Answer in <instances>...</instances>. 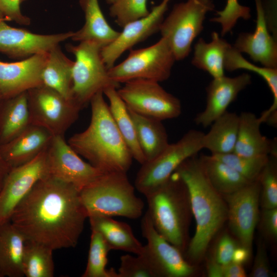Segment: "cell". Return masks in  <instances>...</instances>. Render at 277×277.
I'll list each match as a JSON object with an SVG mask.
<instances>
[{"label": "cell", "mask_w": 277, "mask_h": 277, "mask_svg": "<svg viewBox=\"0 0 277 277\" xmlns=\"http://www.w3.org/2000/svg\"><path fill=\"white\" fill-rule=\"evenodd\" d=\"M87 218L80 190L48 174L16 205L10 221L27 240L54 250L75 247Z\"/></svg>", "instance_id": "6da1fadb"}, {"label": "cell", "mask_w": 277, "mask_h": 277, "mask_svg": "<svg viewBox=\"0 0 277 277\" xmlns=\"http://www.w3.org/2000/svg\"><path fill=\"white\" fill-rule=\"evenodd\" d=\"M175 171L187 187L191 211L196 223L194 235L186 249L187 257L190 261H199L227 221V204L210 183L196 155L186 160Z\"/></svg>", "instance_id": "7a4b0ae2"}, {"label": "cell", "mask_w": 277, "mask_h": 277, "mask_svg": "<svg viewBox=\"0 0 277 277\" xmlns=\"http://www.w3.org/2000/svg\"><path fill=\"white\" fill-rule=\"evenodd\" d=\"M103 95L101 91L93 96L90 102L89 126L71 136L67 143L79 155L104 172H127L133 157Z\"/></svg>", "instance_id": "3957f363"}, {"label": "cell", "mask_w": 277, "mask_h": 277, "mask_svg": "<svg viewBox=\"0 0 277 277\" xmlns=\"http://www.w3.org/2000/svg\"><path fill=\"white\" fill-rule=\"evenodd\" d=\"M156 230L182 253L188 245L191 208L187 187L175 171L163 184L145 195Z\"/></svg>", "instance_id": "277c9868"}, {"label": "cell", "mask_w": 277, "mask_h": 277, "mask_svg": "<svg viewBox=\"0 0 277 277\" xmlns=\"http://www.w3.org/2000/svg\"><path fill=\"white\" fill-rule=\"evenodd\" d=\"M127 172L105 173L80 191L88 216L103 215L136 219L143 213L144 203L134 192Z\"/></svg>", "instance_id": "5b68a950"}, {"label": "cell", "mask_w": 277, "mask_h": 277, "mask_svg": "<svg viewBox=\"0 0 277 277\" xmlns=\"http://www.w3.org/2000/svg\"><path fill=\"white\" fill-rule=\"evenodd\" d=\"M66 48L75 58L70 99L82 109L90 103L97 93L111 87L118 88L120 84L109 76L99 46L92 42H83L77 45L68 44Z\"/></svg>", "instance_id": "8992f818"}, {"label": "cell", "mask_w": 277, "mask_h": 277, "mask_svg": "<svg viewBox=\"0 0 277 277\" xmlns=\"http://www.w3.org/2000/svg\"><path fill=\"white\" fill-rule=\"evenodd\" d=\"M212 0H187L174 5L160 26L176 61L188 56L194 39L203 31L206 14L214 10Z\"/></svg>", "instance_id": "52a82bcc"}, {"label": "cell", "mask_w": 277, "mask_h": 277, "mask_svg": "<svg viewBox=\"0 0 277 277\" xmlns=\"http://www.w3.org/2000/svg\"><path fill=\"white\" fill-rule=\"evenodd\" d=\"M204 135L192 129L176 142L169 143L157 156L142 164L135 179V188L146 195L165 182L183 162L203 149Z\"/></svg>", "instance_id": "ba28073f"}, {"label": "cell", "mask_w": 277, "mask_h": 277, "mask_svg": "<svg viewBox=\"0 0 277 277\" xmlns=\"http://www.w3.org/2000/svg\"><path fill=\"white\" fill-rule=\"evenodd\" d=\"M175 61L167 41L161 37L150 46L131 49L126 58L108 72L110 78L119 84L136 79L160 83L169 77Z\"/></svg>", "instance_id": "9c48e42d"}, {"label": "cell", "mask_w": 277, "mask_h": 277, "mask_svg": "<svg viewBox=\"0 0 277 277\" xmlns=\"http://www.w3.org/2000/svg\"><path fill=\"white\" fill-rule=\"evenodd\" d=\"M27 92L30 124L45 128L53 136H64L82 109L72 101L44 85Z\"/></svg>", "instance_id": "30bf717a"}, {"label": "cell", "mask_w": 277, "mask_h": 277, "mask_svg": "<svg viewBox=\"0 0 277 277\" xmlns=\"http://www.w3.org/2000/svg\"><path fill=\"white\" fill-rule=\"evenodd\" d=\"M124 84L117 91L128 109L161 121L181 114L180 100L166 91L159 82L136 79Z\"/></svg>", "instance_id": "8fae6325"}, {"label": "cell", "mask_w": 277, "mask_h": 277, "mask_svg": "<svg viewBox=\"0 0 277 277\" xmlns=\"http://www.w3.org/2000/svg\"><path fill=\"white\" fill-rule=\"evenodd\" d=\"M141 229L147 243L140 255L146 260L153 277H189L194 274V267L177 247L159 233L147 211L142 219Z\"/></svg>", "instance_id": "7c38bea8"}, {"label": "cell", "mask_w": 277, "mask_h": 277, "mask_svg": "<svg viewBox=\"0 0 277 277\" xmlns=\"http://www.w3.org/2000/svg\"><path fill=\"white\" fill-rule=\"evenodd\" d=\"M49 174L76 187L88 186L105 172L83 161L65 141L64 136H53L46 150Z\"/></svg>", "instance_id": "4fadbf2b"}, {"label": "cell", "mask_w": 277, "mask_h": 277, "mask_svg": "<svg viewBox=\"0 0 277 277\" xmlns=\"http://www.w3.org/2000/svg\"><path fill=\"white\" fill-rule=\"evenodd\" d=\"M260 184L252 181L239 190L223 195L228 209L229 226L240 246L251 251L259 221Z\"/></svg>", "instance_id": "5bb4252c"}, {"label": "cell", "mask_w": 277, "mask_h": 277, "mask_svg": "<svg viewBox=\"0 0 277 277\" xmlns=\"http://www.w3.org/2000/svg\"><path fill=\"white\" fill-rule=\"evenodd\" d=\"M46 150L29 162L11 168L0 191V225L10 221L16 205L39 180L49 174Z\"/></svg>", "instance_id": "9a60e30c"}, {"label": "cell", "mask_w": 277, "mask_h": 277, "mask_svg": "<svg viewBox=\"0 0 277 277\" xmlns=\"http://www.w3.org/2000/svg\"><path fill=\"white\" fill-rule=\"evenodd\" d=\"M0 21V52L9 57L25 59L48 52L60 43L71 38L74 32L39 34L14 28Z\"/></svg>", "instance_id": "2e32d148"}, {"label": "cell", "mask_w": 277, "mask_h": 277, "mask_svg": "<svg viewBox=\"0 0 277 277\" xmlns=\"http://www.w3.org/2000/svg\"><path fill=\"white\" fill-rule=\"evenodd\" d=\"M170 1L163 0L147 15L124 26L112 43L101 49V57L108 69L126 51L159 31Z\"/></svg>", "instance_id": "e0dca14e"}, {"label": "cell", "mask_w": 277, "mask_h": 277, "mask_svg": "<svg viewBox=\"0 0 277 277\" xmlns=\"http://www.w3.org/2000/svg\"><path fill=\"white\" fill-rule=\"evenodd\" d=\"M48 53L35 54L14 62L0 61L1 100L12 97L43 85L42 73Z\"/></svg>", "instance_id": "ac0fdd59"}, {"label": "cell", "mask_w": 277, "mask_h": 277, "mask_svg": "<svg viewBox=\"0 0 277 277\" xmlns=\"http://www.w3.org/2000/svg\"><path fill=\"white\" fill-rule=\"evenodd\" d=\"M254 1L256 11L255 30L253 33H240L233 47L241 53H247L253 61L264 67L277 68L276 37L269 32L263 0Z\"/></svg>", "instance_id": "d6986e66"}, {"label": "cell", "mask_w": 277, "mask_h": 277, "mask_svg": "<svg viewBox=\"0 0 277 277\" xmlns=\"http://www.w3.org/2000/svg\"><path fill=\"white\" fill-rule=\"evenodd\" d=\"M251 83V77L243 73L230 77L225 75L213 78L206 88L207 102L203 111L196 114L195 123L206 128L223 114L239 93Z\"/></svg>", "instance_id": "ffe728a7"}, {"label": "cell", "mask_w": 277, "mask_h": 277, "mask_svg": "<svg viewBox=\"0 0 277 277\" xmlns=\"http://www.w3.org/2000/svg\"><path fill=\"white\" fill-rule=\"evenodd\" d=\"M53 136L45 128L29 124L13 139L1 145L2 156L11 168L24 164L46 150Z\"/></svg>", "instance_id": "44dd1931"}, {"label": "cell", "mask_w": 277, "mask_h": 277, "mask_svg": "<svg viewBox=\"0 0 277 277\" xmlns=\"http://www.w3.org/2000/svg\"><path fill=\"white\" fill-rule=\"evenodd\" d=\"M259 117L250 112L239 115V126L233 152L247 156L269 155L277 157L276 139L271 140L261 132Z\"/></svg>", "instance_id": "7402d4cb"}, {"label": "cell", "mask_w": 277, "mask_h": 277, "mask_svg": "<svg viewBox=\"0 0 277 277\" xmlns=\"http://www.w3.org/2000/svg\"><path fill=\"white\" fill-rule=\"evenodd\" d=\"M84 13L85 23L74 32L71 39L83 42H90L103 48L112 43L120 32L108 24L100 8L98 0H78Z\"/></svg>", "instance_id": "603a6c76"}, {"label": "cell", "mask_w": 277, "mask_h": 277, "mask_svg": "<svg viewBox=\"0 0 277 277\" xmlns=\"http://www.w3.org/2000/svg\"><path fill=\"white\" fill-rule=\"evenodd\" d=\"M88 218L91 230L102 235L110 251L121 250L136 255L142 252L144 246L128 224L103 215H90Z\"/></svg>", "instance_id": "cb8c5ba5"}, {"label": "cell", "mask_w": 277, "mask_h": 277, "mask_svg": "<svg viewBox=\"0 0 277 277\" xmlns=\"http://www.w3.org/2000/svg\"><path fill=\"white\" fill-rule=\"evenodd\" d=\"M26 239L10 222L0 225V277H23Z\"/></svg>", "instance_id": "d4e9b609"}, {"label": "cell", "mask_w": 277, "mask_h": 277, "mask_svg": "<svg viewBox=\"0 0 277 277\" xmlns=\"http://www.w3.org/2000/svg\"><path fill=\"white\" fill-rule=\"evenodd\" d=\"M27 92L0 101V145L5 144L29 125Z\"/></svg>", "instance_id": "484cf974"}, {"label": "cell", "mask_w": 277, "mask_h": 277, "mask_svg": "<svg viewBox=\"0 0 277 277\" xmlns=\"http://www.w3.org/2000/svg\"><path fill=\"white\" fill-rule=\"evenodd\" d=\"M231 47L217 32H212L210 42L200 38L194 45L192 64L208 72L213 78L221 77L224 75L225 57Z\"/></svg>", "instance_id": "4316f807"}, {"label": "cell", "mask_w": 277, "mask_h": 277, "mask_svg": "<svg viewBox=\"0 0 277 277\" xmlns=\"http://www.w3.org/2000/svg\"><path fill=\"white\" fill-rule=\"evenodd\" d=\"M128 111L146 161L151 160L160 154L169 144L166 129L160 120L137 114L129 109Z\"/></svg>", "instance_id": "83f0119b"}, {"label": "cell", "mask_w": 277, "mask_h": 277, "mask_svg": "<svg viewBox=\"0 0 277 277\" xmlns=\"http://www.w3.org/2000/svg\"><path fill=\"white\" fill-rule=\"evenodd\" d=\"M74 61L62 52L59 45L48 53L42 73L43 84L71 100Z\"/></svg>", "instance_id": "f1b7e54d"}, {"label": "cell", "mask_w": 277, "mask_h": 277, "mask_svg": "<svg viewBox=\"0 0 277 277\" xmlns=\"http://www.w3.org/2000/svg\"><path fill=\"white\" fill-rule=\"evenodd\" d=\"M239 115L226 111L212 123L209 132L203 137V148L211 154L233 152L237 139Z\"/></svg>", "instance_id": "f546056e"}, {"label": "cell", "mask_w": 277, "mask_h": 277, "mask_svg": "<svg viewBox=\"0 0 277 277\" xmlns=\"http://www.w3.org/2000/svg\"><path fill=\"white\" fill-rule=\"evenodd\" d=\"M117 89L114 87H109L103 91V93L109 101V108L111 115L133 159L142 165L146 160L137 141L134 125Z\"/></svg>", "instance_id": "4dcf8cb0"}, {"label": "cell", "mask_w": 277, "mask_h": 277, "mask_svg": "<svg viewBox=\"0 0 277 277\" xmlns=\"http://www.w3.org/2000/svg\"><path fill=\"white\" fill-rule=\"evenodd\" d=\"M199 157L210 183L222 195L231 194L251 182L212 155L202 154Z\"/></svg>", "instance_id": "1f68e13d"}, {"label": "cell", "mask_w": 277, "mask_h": 277, "mask_svg": "<svg viewBox=\"0 0 277 277\" xmlns=\"http://www.w3.org/2000/svg\"><path fill=\"white\" fill-rule=\"evenodd\" d=\"M233 46L227 52L225 60V70L233 71L244 69L252 71L265 81L273 96L271 106L262 114L265 119L271 122L277 120V68L258 66L248 61Z\"/></svg>", "instance_id": "d6a6232c"}, {"label": "cell", "mask_w": 277, "mask_h": 277, "mask_svg": "<svg viewBox=\"0 0 277 277\" xmlns=\"http://www.w3.org/2000/svg\"><path fill=\"white\" fill-rule=\"evenodd\" d=\"M53 251L45 245L26 240L23 258L24 275L26 277L53 276Z\"/></svg>", "instance_id": "836d02e7"}, {"label": "cell", "mask_w": 277, "mask_h": 277, "mask_svg": "<svg viewBox=\"0 0 277 277\" xmlns=\"http://www.w3.org/2000/svg\"><path fill=\"white\" fill-rule=\"evenodd\" d=\"M110 251L102 235L91 230L86 268L82 277H117L113 268L107 269V254Z\"/></svg>", "instance_id": "e575fe53"}, {"label": "cell", "mask_w": 277, "mask_h": 277, "mask_svg": "<svg viewBox=\"0 0 277 277\" xmlns=\"http://www.w3.org/2000/svg\"><path fill=\"white\" fill-rule=\"evenodd\" d=\"M211 155L232 167L250 182L258 180L269 157V155L247 156L234 152Z\"/></svg>", "instance_id": "d590c367"}, {"label": "cell", "mask_w": 277, "mask_h": 277, "mask_svg": "<svg viewBox=\"0 0 277 277\" xmlns=\"http://www.w3.org/2000/svg\"><path fill=\"white\" fill-rule=\"evenodd\" d=\"M276 157L269 156L258 180L260 184V202L263 209L277 208Z\"/></svg>", "instance_id": "8d00e7d4"}, {"label": "cell", "mask_w": 277, "mask_h": 277, "mask_svg": "<svg viewBox=\"0 0 277 277\" xmlns=\"http://www.w3.org/2000/svg\"><path fill=\"white\" fill-rule=\"evenodd\" d=\"M147 3V0H116L110 5L109 15L123 28L149 13Z\"/></svg>", "instance_id": "74e56055"}, {"label": "cell", "mask_w": 277, "mask_h": 277, "mask_svg": "<svg viewBox=\"0 0 277 277\" xmlns=\"http://www.w3.org/2000/svg\"><path fill=\"white\" fill-rule=\"evenodd\" d=\"M250 12L249 7L241 5L238 0H227L224 8L217 11V16L211 18L210 21L220 24L221 34L223 36L231 31L240 18L250 19Z\"/></svg>", "instance_id": "f35d334b"}, {"label": "cell", "mask_w": 277, "mask_h": 277, "mask_svg": "<svg viewBox=\"0 0 277 277\" xmlns=\"http://www.w3.org/2000/svg\"><path fill=\"white\" fill-rule=\"evenodd\" d=\"M117 277H153L152 272L144 257L126 254L121 256Z\"/></svg>", "instance_id": "ab89813d"}, {"label": "cell", "mask_w": 277, "mask_h": 277, "mask_svg": "<svg viewBox=\"0 0 277 277\" xmlns=\"http://www.w3.org/2000/svg\"><path fill=\"white\" fill-rule=\"evenodd\" d=\"M21 3L22 0H0V15L21 25H30V18L21 12Z\"/></svg>", "instance_id": "60d3db41"}, {"label": "cell", "mask_w": 277, "mask_h": 277, "mask_svg": "<svg viewBox=\"0 0 277 277\" xmlns=\"http://www.w3.org/2000/svg\"><path fill=\"white\" fill-rule=\"evenodd\" d=\"M238 244L228 234L224 233L216 244L213 259L218 263L226 265L232 262V255Z\"/></svg>", "instance_id": "b9f144b4"}, {"label": "cell", "mask_w": 277, "mask_h": 277, "mask_svg": "<svg viewBox=\"0 0 277 277\" xmlns=\"http://www.w3.org/2000/svg\"><path fill=\"white\" fill-rule=\"evenodd\" d=\"M271 272L265 245L260 242L258 246L253 265L250 273L252 277H269Z\"/></svg>", "instance_id": "7bdbcfd3"}, {"label": "cell", "mask_w": 277, "mask_h": 277, "mask_svg": "<svg viewBox=\"0 0 277 277\" xmlns=\"http://www.w3.org/2000/svg\"><path fill=\"white\" fill-rule=\"evenodd\" d=\"M261 226L264 235L269 239L277 238V208L263 209L261 216Z\"/></svg>", "instance_id": "ee69618b"}, {"label": "cell", "mask_w": 277, "mask_h": 277, "mask_svg": "<svg viewBox=\"0 0 277 277\" xmlns=\"http://www.w3.org/2000/svg\"><path fill=\"white\" fill-rule=\"evenodd\" d=\"M245 271L242 265L233 262L222 265L221 267V277H245Z\"/></svg>", "instance_id": "f6af8a7d"}, {"label": "cell", "mask_w": 277, "mask_h": 277, "mask_svg": "<svg viewBox=\"0 0 277 277\" xmlns=\"http://www.w3.org/2000/svg\"><path fill=\"white\" fill-rule=\"evenodd\" d=\"M250 252L251 251L246 248L238 245L233 252L232 262L242 265L249 259Z\"/></svg>", "instance_id": "bcb514c9"}, {"label": "cell", "mask_w": 277, "mask_h": 277, "mask_svg": "<svg viewBox=\"0 0 277 277\" xmlns=\"http://www.w3.org/2000/svg\"><path fill=\"white\" fill-rule=\"evenodd\" d=\"M11 169V167L3 158L0 145V191L2 188L5 179Z\"/></svg>", "instance_id": "7dc6e473"}, {"label": "cell", "mask_w": 277, "mask_h": 277, "mask_svg": "<svg viewBox=\"0 0 277 277\" xmlns=\"http://www.w3.org/2000/svg\"><path fill=\"white\" fill-rule=\"evenodd\" d=\"M116 0H106L107 4L111 5L114 3Z\"/></svg>", "instance_id": "c3c4849f"}, {"label": "cell", "mask_w": 277, "mask_h": 277, "mask_svg": "<svg viewBox=\"0 0 277 277\" xmlns=\"http://www.w3.org/2000/svg\"><path fill=\"white\" fill-rule=\"evenodd\" d=\"M6 21V22L9 21V20L7 18L2 16V15H0V21Z\"/></svg>", "instance_id": "681fc988"}, {"label": "cell", "mask_w": 277, "mask_h": 277, "mask_svg": "<svg viewBox=\"0 0 277 277\" xmlns=\"http://www.w3.org/2000/svg\"><path fill=\"white\" fill-rule=\"evenodd\" d=\"M25 1H26V0H22V3Z\"/></svg>", "instance_id": "f907efd6"}, {"label": "cell", "mask_w": 277, "mask_h": 277, "mask_svg": "<svg viewBox=\"0 0 277 277\" xmlns=\"http://www.w3.org/2000/svg\"><path fill=\"white\" fill-rule=\"evenodd\" d=\"M1 100V94H0V101Z\"/></svg>", "instance_id": "816d5d0a"}]
</instances>
